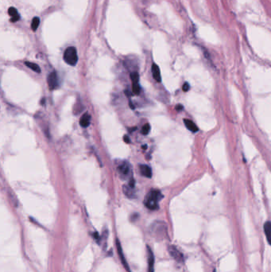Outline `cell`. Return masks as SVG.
<instances>
[{"label":"cell","instance_id":"obj_1","mask_svg":"<svg viewBox=\"0 0 271 272\" xmlns=\"http://www.w3.org/2000/svg\"><path fill=\"white\" fill-rule=\"evenodd\" d=\"M162 198L163 196L161 194V191L158 189H152L146 196L145 200L144 201V204L147 208L150 210H156L158 208V205Z\"/></svg>","mask_w":271,"mask_h":272},{"label":"cell","instance_id":"obj_2","mask_svg":"<svg viewBox=\"0 0 271 272\" xmlns=\"http://www.w3.org/2000/svg\"><path fill=\"white\" fill-rule=\"evenodd\" d=\"M64 60L68 64L71 66H75L78 61V55L77 51L74 46L68 47L64 52L63 55Z\"/></svg>","mask_w":271,"mask_h":272},{"label":"cell","instance_id":"obj_3","mask_svg":"<svg viewBox=\"0 0 271 272\" xmlns=\"http://www.w3.org/2000/svg\"><path fill=\"white\" fill-rule=\"evenodd\" d=\"M47 81H48L49 88H50V90H54V89L57 88L59 85V82L58 77H57V74L56 73V72H53V73H51L49 75Z\"/></svg>","mask_w":271,"mask_h":272},{"label":"cell","instance_id":"obj_4","mask_svg":"<svg viewBox=\"0 0 271 272\" xmlns=\"http://www.w3.org/2000/svg\"><path fill=\"white\" fill-rule=\"evenodd\" d=\"M118 171L121 178H126L131 174V165L126 162H122L121 165L118 166Z\"/></svg>","mask_w":271,"mask_h":272},{"label":"cell","instance_id":"obj_5","mask_svg":"<svg viewBox=\"0 0 271 272\" xmlns=\"http://www.w3.org/2000/svg\"><path fill=\"white\" fill-rule=\"evenodd\" d=\"M116 245H117L118 253H119V258H120V260H121V262H122V263L123 264V266H124L125 268L126 269V270H127L128 272H131L130 271L129 267H128V264H127V263H126V258H125L124 255H123V253H122V247H121L120 242H119V240H117V241H116Z\"/></svg>","mask_w":271,"mask_h":272},{"label":"cell","instance_id":"obj_6","mask_svg":"<svg viewBox=\"0 0 271 272\" xmlns=\"http://www.w3.org/2000/svg\"><path fill=\"white\" fill-rule=\"evenodd\" d=\"M147 251H148V271L147 272H154V254L149 247H147Z\"/></svg>","mask_w":271,"mask_h":272},{"label":"cell","instance_id":"obj_7","mask_svg":"<svg viewBox=\"0 0 271 272\" xmlns=\"http://www.w3.org/2000/svg\"><path fill=\"white\" fill-rule=\"evenodd\" d=\"M169 251L170 255L175 259L177 261H182L183 260V255L181 252H180L175 247L171 246L169 247Z\"/></svg>","mask_w":271,"mask_h":272},{"label":"cell","instance_id":"obj_8","mask_svg":"<svg viewBox=\"0 0 271 272\" xmlns=\"http://www.w3.org/2000/svg\"><path fill=\"white\" fill-rule=\"evenodd\" d=\"M152 74H153V77H154V80L158 82H161V71H160V69H159V67H158V64H153Z\"/></svg>","mask_w":271,"mask_h":272},{"label":"cell","instance_id":"obj_9","mask_svg":"<svg viewBox=\"0 0 271 272\" xmlns=\"http://www.w3.org/2000/svg\"><path fill=\"white\" fill-rule=\"evenodd\" d=\"M8 13H9V14L11 15V21H12V22H16V21H18V20L20 19V14H18L16 8H14V7H10L9 10H8Z\"/></svg>","mask_w":271,"mask_h":272},{"label":"cell","instance_id":"obj_10","mask_svg":"<svg viewBox=\"0 0 271 272\" xmlns=\"http://www.w3.org/2000/svg\"><path fill=\"white\" fill-rule=\"evenodd\" d=\"M140 172L142 174V176L145 177V178H150L152 177V170L150 166L146 165H140Z\"/></svg>","mask_w":271,"mask_h":272},{"label":"cell","instance_id":"obj_11","mask_svg":"<svg viewBox=\"0 0 271 272\" xmlns=\"http://www.w3.org/2000/svg\"><path fill=\"white\" fill-rule=\"evenodd\" d=\"M184 125L188 128V130L192 132H197L198 131V126L196 125V123H194V122H193L190 119H184Z\"/></svg>","mask_w":271,"mask_h":272},{"label":"cell","instance_id":"obj_12","mask_svg":"<svg viewBox=\"0 0 271 272\" xmlns=\"http://www.w3.org/2000/svg\"><path fill=\"white\" fill-rule=\"evenodd\" d=\"M135 187H131L130 185H124L123 186V192L125 195L129 198H135V192L134 190Z\"/></svg>","mask_w":271,"mask_h":272},{"label":"cell","instance_id":"obj_13","mask_svg":"<svg viewBox=\"0 0 271 272\" xmlns=\"http://www.w3.org/2000/svg\"><path fill=\"white\" fill-rule=\"evenodd\" d=\"M91 121V116H89L88 113H85L82 116V117L80 119V126H83V127H88L90 124Z\"/></svg>","mask_w":271,"mask_h":272},{"label":"cell","instance_id":"obj_14","mask_svg":"<svg viewBox=\"0 0 271 272\" xmlns=\"http://www.w3.org/2000/svg\"><path fill=\"white\" fill-rule=\"evenodd\" d=\"M25 64L27 66V67H29L30 69L34 70V72H36V73H41V69H40L39 66L37 65V64H35V63L26 61V62H25Z\"/></svg>","mask_w":271,"mask_h":272},{"label":"cell","instance_id":"obj_15","mask_svg":"<svg viewBox=\"0 0 271 272\" xmlns=\"http://www.w3.org/2000/svg\"><path fill=\"white\" fill-rule=\"evenodd\" d=\"M270 222L267 221L266 222V224H264V231L266 233V240H267L268 243H269V236H270Z\"/></svg>","mask_w":271,"mask_h":272},{"label":"cell","instance_id":"obj_16","mask_svg":"<svg viewBox=\"0 0 271 272\" xmlns=\"http://www.w3.org/2000/svg\"><path fill=\"white\" fill-rule=\"evenodd\" d=\"M40 24V18L38 17H34L32 20V22H31V29L33 30V31H36L37 29L38 28Z\"/></svg>","mask_w":271,"mask_h":272},{"label":"cell","instance_id":"obj_17","mask_svg":"<svg viewBox=\"0 0 271 272\" xmlns=\"http://www.w3.org/2000/svg\"><path fill=\"white\" fill-rule=\"evenodd\" d=\"M132 90H133L134 93L135 94H138L139 92H140V85H139V83H138V80H135V81H132Z\"/></svg>","mask_w":271,"mask_h":272},{"label":"cell","instance_id":"obj_18","mask_svg":"<svg viewBox=\"0 0 271 272\" xmlns=\"http://www.w3.org/2000/svg\"><path fill=\"white\" fill-rule=\"evenodd\" d=\"M150 126L149 123H146V124H145L142 126V134L144 135H147L150 133Z\"/></svg>","mask_w":271,"mask_h":272},{"label":"cell","instance_id":"obj_19","mask_svg":"<svg viewBox=\"0 0 271 272\" xmlns=\"http://www.w3.org/2000/svg\"><path fill=\"white\" fill-rule=\"evenodd\" d=\"M189 84H188V83H184V85H183L182 89L184 90V92H188V89H189Z\"/></svg>","mask_w":271,"mask_h":272},{"label":"cell","instance_id":"obj_20","mask_svg":"<svg viewBox=\"0 0 271 272\" xmlns=\"http://www.w3.org/2000/svg\"><path fill=\"white\" fill-rule=\"evenodd\" d=\"M124 140H126V142H127V143H128V142H130L129 139H128V138H127V137H126V136H125V137H124Z\"/></svg>","mask_w":271,"mask_h":272}]
</instances>
